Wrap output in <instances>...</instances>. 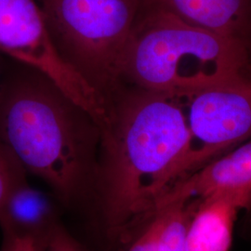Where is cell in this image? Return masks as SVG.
Segmentation results:
<instances>
[{
    "label": "cell",
    "instance_id": "obj_1",
    "mask_svg": "<svg viewBox=\"0 0 251 251\" xmlns=\"http://www.w3.org/2000/svg\"><path fill=\"white\" fill-rule=\"evenodd\" d=\"M189 144L184 94L124 85L109 100L95 190L109 233L125 239L178 181Z\"/></svg>",
    "mask_w": 251,
    "mask_h": 251
},
{
    "label": "cell",
    "instance_id": "obj_2",
    "mask_svg": "<svg viewBox=\"0 0 251 251\" xmlns=\"http://www.w3.org/2000/svg\"><path fill=\"white\" fill-rule=\"evenodd\" d=\"M31 70L0 88V141L26 172L71 201L95 189L100 126L52 81Z\"/></svg>",
    "mask_w": 251,
    "mask_h": 251
},
{
    "label": "cell",
    "instance_id": "obj_3",
    "mask_svg": "<svg viewBox=\"0 0 251 251\" xmlns=\"http://www.w3.org/2000/svg\"><path fill=\"white\" fill-rule=\"evenodd\" d=\"M244 40L195 26L147 6L126 48L122 83L144 90L188 94L247 77Z\"/></svg>",
    "mask_w": 251,
    "mask_h": 251
},
{
    "label": "cell",
    "instance_id": "obj_4",
    "mask_svg": "<svg viewBox=\"0 0 251 251\" xmlns=\"http://www.w3.org/2000/svg\"><path fill=\"white\" fill-rule=\"evenodd\" d=\"M59 53L107 107L122 86V66L148 0H37Z\"/></svg>",
    "mask_w": 251,
    "mask_h": 251
},
{
    "label": "cell",
    "instance_id": "obj_5",
    "mask_svg": "<svg viewBox=\"0 0 251 251\" xmlns=\"http://www.w3.org/2000/svg\"><path fill=\"white\" fill-rule=\"evenodd\" d=\"M184 98L189 144L178 181L251 137V78L219 84Z\"/></svg>",
    "mask_w": 251,
    "mask_h": 251
},
{
    "label": "cell",
    "instance_id": "obj_6",
    "mask_svg": "<svg viewBox=\"0 0 251 251\" xmlns=\"http://www.w3.org/2000/svg\"><path fill=\"white\" fill-rule=\"evenodd\" d=\"M219 194H240L251 198V141L179 179L162 199L156 212L177 201Z\"/></svg>",
    "mask_w": 251,
    "mask_h": 251
},
{
    "label": "cell",
    "instance_id": "obj_7",
    "mask_svg": "<svg viewBox=\"0 0 251 251\" xmlns=\"http://www.w3.org/2000/svg\"><path fill=\"white\" fill-rule=\"evenodd\" d=\"M251 206V198L219 194L199 199L189 225L186 251H229L238 212Z\"/></svg>",
    "mask_w": 251,
    "mask_h": 251
},
{
    "label": "cell",
    "instance_id": "obj_8",
    "mask_svg": "<svg viewBox=\"0 0 251 251\" xmlns=\"http://www.w3.org/2000/svg\"><path fill=\"white\" fill-rule=\"evenodd\" d=\"M182 21L216 34L246 40L251 31V0H148Z\"/></svg>",
    "mask_w": 251,
    "mask_h": 251
},
{
    "label": "cell",
    "instance_id": "obj_9",
    "mask_svg": "<svg viewBox=\"0 0 251 251\" xmlns=\"http://www.w3.org/2000/svg\"><path fill=\"white\" fill-rule=\"evenodd\" d=\"M53 209L42 192L25 183L9 197L1 215L3 231L15 233H44L52 227Z\"/></svg>",
    "mask_w": 251,
    "mask_h": 251
},
{
    "label": "cell",
    "instance_id": "obj_10",
    "mask_svg": "<svg viewBox=\"0 0 251 251\" xmlns=\"http://www.w3.org/2000/svg\"><path fill=\"white\" fill-rule=\"evenodd\" d=\"M199 199L181 200L163 207L157 236V251H186L189 225Z\"/></svg>",
    "mask_w": 251,
    "mask_h": 251
},
{
    "label": "cell",
    "instance_id": "obj_11",
    "mask_svg": "<svg viewBox=\"0 0 251 251\" xmlns=\"http://www.w3.org/2000/svg\"><path fill=\"white\" fill-rule=\"evenodd\" d=\"M26 182V171L0 141V215L12 193Z\"/></svg>",
    "mask_w": 251,
    "mask_h": 251
},
{
    "label": "cell",
    "instance_id": "obj_12",
    "mask_svg": "<svg viewBox=\"0 0 251 251\" xmlns=\"http://www.w3.org/2000/svg\"><path fill=\"white\" fill-rule=\"evenodd\" d=\"M4 238L0 251H47L49 232L15 233L3 231Z\"/></svg>",
    "mask_w": 251,
    "mask_h": 251
},
{
    "label": "cell",
    "instance_id": "obj_13",
    "mask_svg": "<svg viewBox=\"0 0 251 251\" xmlns=\"http://www.w3.org/2000/svg\"><path fill=\"white\" fill-rule=\"evenodd\" d=\"M159 227L160 216L158 213H155L125 251H157Z\"/></svg>",
    "mask_w": 251,
    "mask_h": 251
},
{
    "label": "cell",
    "instance_id": "obj_14",
    "mask_svg": "<svg viewBox=\"0 0 251 251\" xmlns=\"http://www.w3.org/2000/svg\"><path fill=\"white\" fill-rule=\"evenodd\" d=\"M47 251H89L63 227L54 224L50 230Z\"/></svg>",
    "mask_w": 251,
    "mask_h": 251
}]
</instances>
